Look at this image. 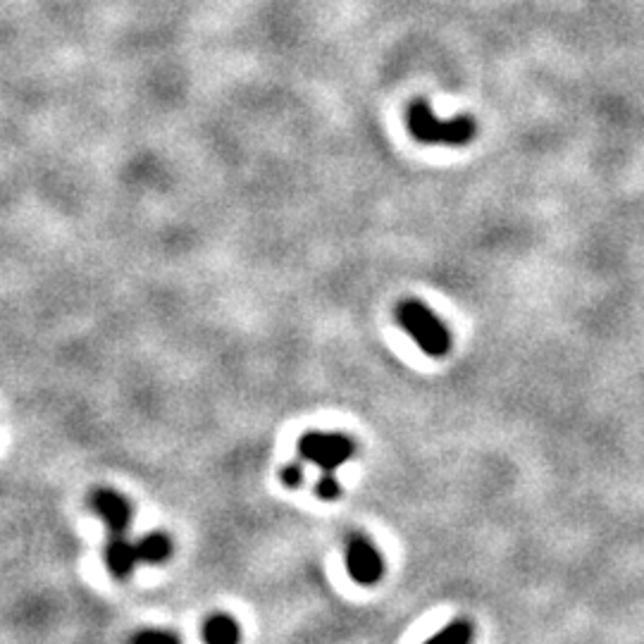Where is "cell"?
Listing matches in <instances>:
<instances>
[{"mask_svg":"<svg viewBox=\"0 0 644 644\" xmlns=\"http://www.w3.org/2000/svg\"><path fill=\"white\" fill-rule=\"evenodd\" d=\"M406 127L413 139L430 146H466L478 134V122L470 115L439 120L427 101H413L406 110Z\"/></svg>","mask_w":644,"mask_h":644,"instance_id":"cell-1","label":"cell"},{"mask_svg":"<svg viewBox=\"0 0 644 644\" xmlns=\"http://www.w3.org/2000/svg\"><path fill=\"white\" fill-rule=\"evenodd\" d=\"M394 318L408 337L420 346V351L430 358H444L451 349V332L442 320L437 318L432 308L423 301L406 299L396 306Z\"/></svg>","mask_w":644,"mask_h":644,"instance_id":"cell-2","label":"cell"},{"mask_svg":"<svg viewBox=\"0 0 644 644\" xmlns=\"http://www.w3.org/2000/svg\"><path fill=\"white\" fill-rule=\"evenodd\" d=\"M299 454L303 461L318 466L322 473H334L356 456V442L342 432H308L301 437Z\"/></svg>","mask_w":644,"mask_h":644,"instance_id":"cell-3","label":"cell"},{"mask_svg":"<svg viewBox=\"0 0 644 644\" xmlns=\"http://www.w3.org/2000/svg\"><path fill=\"white\" fill-rule=\"evenodd\" d=\"M344 561L351 578L363 587L377 585L382 580V575H385V561H382L380 551L375 549V544L368 537L358 535V532L346 540Z\"/></svg>","mask_w":644,"mask_h":644,"instance_id":"cell-4","label":"cell"},{"mask_svg":"<svg viewBox=\"0 0 644 644\" xmlns=\"http://www.w3.org/2000/svg\"><path fill=\"white\" fill-rule=\"evenodd\" d=\"M91 509H94L108 528L110 535H127L129 520H132V504L115 489H96L91 494Z\"/></svg>","mask_w":644,"mask_h":644,"instance_id":"cell-5","label":"cell"},{"mask_svg":"<svg viewBox=\"0 0 644 644\" xmlns=\"http://www.w3.org/2000/svg\"><path fill=\"white\" fill-rule=\"evenodd\" d=\"M105 561H108L110 573L115 578H127L141 563L139 544L129 540L127 535H110L108 544H105Z\"/></svg>","mask_w":644,"mask_h":644,"instance_id":"cell-6","label":"cell"},{"mask_svg":"<svg viewBox=\"0 0 644 644\" xmlns=\"http://www.w3.org/2000/svg\"><path fill=\"white\" fill-rule=\"evenodd\" d=\"M239 637V623L232 616H227V613L210 616L206 628H203V640H206V644H239Z\"/></svg>","mask_w":644,"mask_h":644,"instance_id":"cell-7","label":"cell"},{"mask_svg":"<svg viewBox=\"0 0 644 644\" xmlns=\"http://www.w3.org/2000/svg\"><path fill=\"white\" fill-rule=\"evenodd\" d=\"M136 544H139L141 563H163V561L170 559V554H172L170 537L163 535V532H153V535H146L144 540H139Z\"/></svg>","mask_w":644,"mask_h":644,"instance_id":"cell-8","label":"cell"},{"mask_svg":"<svg viewBox=\"0 0 644 644\" xmlns=\"http://www.w3.org/2000/svg\"><path fill=\"white\" fill-rule=\"evenodd\" d=\"M473 642V625L466 618H456L454 623H449L447 628L439 630L437 635H432L425 644H470Z\"/></svg>","mask_w":644,"mask_h":644,"instance_id":"cell-9","label":"cell"},{"mask_svg":"<svg viewBox=\"0 0 644 644\" xmlns=\"http://www.w3.org/2000/svg\"><path fill=\"white\" fill-rule=\"evenodd\" d=\"M315 494H318L320 499L332 501L342 494V485H339V480L334 478V473H322L320 480L315 482Z\"/></svg>","mask_w":644,"mask_h":644,"instance_id":"cell-10","label":"cell"},{"mask_svg":"<svg viewBox=\"0 0 644 644\" xmlns=\"http://www.w3.org/2000/svg\"><path fill=\"white\" fill-rule=\"evenodd\" d=\"M132 644H182L175 633L167 630H144V633L134 635Z\"/></svg>","mask_w":644,"mask_h":644,"instance_id":"cell-11","label":"cell"},{"mask_svg":"<svg viewBox=\"0 0 644 644\" xmlns=\"http://www.w3.org/2000/svg\"><path fill=\"white\" fill-rule=\"evenodd\" d=\"M282 482L289 489L301 487V482H303V466H301V463H289V466H284Z\"/></svg>","mask_w":644,"mask_h":644,"instance_id":"cell-12","label":"cell"}]
</instances>
